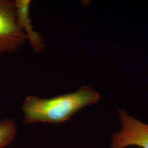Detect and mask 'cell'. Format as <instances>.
I'll return each instance as SVG.
<instances>
[{
    "mask_svg": "<svg viewBox=\"0 0 148 148\" xmlns=\"http://www.w3.org/2000/svg\"><path fill=\"white\" fill-rule=\"evenodd\" d=\"M100 99V94L88 86L50 98L30 95L25 98L21 107L23 122L27 124L61 123L69 120L84 108L97 103Z\"/></svg>",
    "mask_w": 148,
    "mask_h": 148,
    "instance_id": "6da1fadb",
    "label": "cell"
},
{
    "mask_svg": "<svg viewBox=\"0 0 148 148\" xmlns=\"http://www.w3.org/2000/svg\"><path fill=\"white\" fill-rule=\"evenodd\" d=\"M27 40L16 21L14 1L0 0V57L15 53Z\"/></svg>",
    "mask_w": 148,
    "mask_h": 148,
    "instance_id": "7a4b0ae2",
    "label": "cell"
},
{
    "mask_svg": "<svg viewBox=\"0 0 148 148\" xmlns=\"http://www.w3.org/2000/svg\"><path fill=\"white\" fill-rule=\"evenodd\" d=\"M118 114L121 129L113 134L111 148H126L131 146L148 148V124L130 116L123 110H119Z\"/></svg>",
    "mask_w": 148,
    "mask_h": 148,
    "instance_id": "3957f363",
    "label": "cell"
},
{
    "mask_svg": "<svg viewBox=\"0 0 148 148\" xmlns=\"http://www.w3.org/2000/svg\"><path fill=\"white\" fill-rule=\"evenodd\" d=\"M14 2L17 23L25 34L27 40L29 41L34 51L36 53H40L45 47V45L42 34L36 32L32 25L30 17L32 1L16 0Z\"/></svg>",
    "mask_w": 148,
    "mask_h": 148,
    "instance_id": "277c9868",
    "label": "cell"
},
{
    "mask_svg": "<svg viewBox=\"0 0 148 148\" xmlns=\"http://www.w3.org/2000/svg\"><path fill=\"white\" fill-rule=\"evenodd\" d=\"M16 133V122L11 119L0 121V148H5L11 144Z\"/></svg>",
    "mask_w": 148,
    "mask_h": 148,
    "instance_id": "5b68a950",
    "label": "cell"
}]
</instances>
